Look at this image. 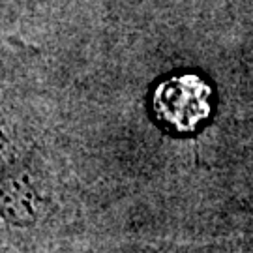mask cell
<instances>
[{
	"label": "cell",
	"instance_id": "1",
	"mask_svg": "<svg viewBox=\"0 0 253 253\" xmlns=\"http://www.w3.org/2000/svg\"><path fill=\"white\" fill-rule=\"evenodd\" d=\"M212 94L210 83L199 73H174L152 90V115L163 129L190 135L205 126L212 115Z\"/></svg>",
	"mask_w": 253,
	"mask_h": 253
}]
</instances>
